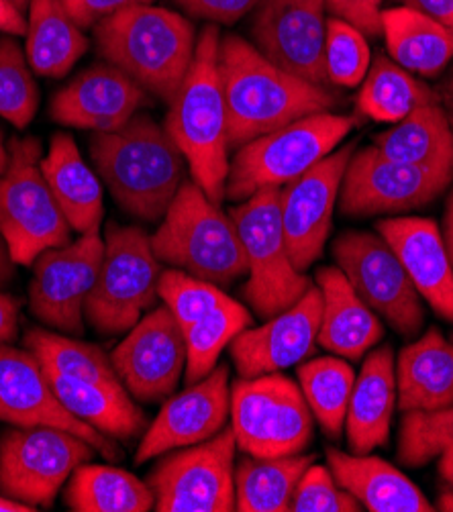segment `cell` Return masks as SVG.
Instances as JSON below:
<instances>
[{"instance_id": "cell-1", "label": "cell", "mask_w": 453, "mask_h": 512, "mask_svg": "<svg viewBox=\"0 0 453 512\" xmlns=\"http://www.w3.org/2000/svg\"><path fill=\"white\" fill-rule=\"evenodd\" d=\"M219 72L229 147L235 149L302 117L335 107L333 94L323 86L284 72L266 60L256 45L237 35L221 37Z\"/></svg>"}, {"instance_id": "cell-2", "label": "cell", "mask_w": 453, "mask_h": 512, "mask_svg": "<svg viewBox=\"0 0 453 512\" xmlns=\"http://www.w3.org/2000/svg\"><path fill=\"white\" fill-rule=\"evenodd\" d=\"M90 156L96 172L129 215L156 223L186 182V158L166 127L133 115L123 127L94 133Z\"/></svg>"}, {"instance_id": "cell-3", "label": "cell", "mask_w": 453, "mask_h": 512, "mask_svg": "<svg viewBox=\"0 0 453 512\" xmlns=\"http://www.w3.org/2000/svg\"><path fill=\"white\" fill-rule=\"evenodd\" d=\"M219 43L221 35L215 25L200 33L194 60L170 100L166 119V129L184 153L192 180L217 204L225 198L231 166Z\"/></svg>"}, {"instance_id": "cell-4", "label": "cell", "mask_w": 453, "mask_h": 512, "mask_svg": "<svg viewBox=\"0 0 453 512\" xmlns=\"http://www.w3.org/2000/svg\"><path fill=\"white\" fill-rule=\"evenodd\" d=\"M94 35L100 56L166 102L194 60V29L170 9L139 5L119 11L98 21Z\"/></svg>"}, {"instance_id": "cell-5", "label": "cell", "mask_w": 453, "mask_h": 512, "mask_svg": "<svg viewBox=\"0 0 453 512\" xmlns=\"http://www.w3.org/2000/svg\"><path fill=\"white\" fill-rule=\"evenodd\" d=\"M156 258L198 280L227 286L247 274V258L229 215L194 180L184 182L151 235Z\"/></svg>"}, {"instance_id": "cell-6", "label": "cell", "mask_w": 453, "mask_h": 512, "mask_svg": "<svg viewBox=\"0 0 453 512\" xmlns=\"http://www.w3.org/2000/svg\"><path fill=\"white\" fill-rule=\"evenodd\" d=\"M354 127V117L323 111L241 145L229 166L225 198L241 202L266 188H284L325 160Z\"/></svg>"}, {"instance_id": "cell-7", "label": "cell", "mask_w": 453, "mask_h": 512, "mask_svg": "<svg viewBox=\"0 0 453 512\" xmlns=\"http://www.w3.org/2000/svg\"><path fill=\"white\" fill-rule=\"evenodd\" d=\"M0 235L19 266H33L45 249L70 243L72 227L41 172V141H9V166L0 174Z\"/></svg>"}, {"instance_id": "cell-8", "label": "cell", "mask_w": 453, "mask_h": 512, "mask_svg": "<svg viewBox=\"0 0 453 512\" xmlns=\"http://www.w3.org/2000/svg\"><path fill=\"white\" fill-rule=\"evenodd\" d=\"M247 258L243 298L262 319H270L300 300L313 286L294 268L280 217V188H266L229 211Z\"/></svg>"}, {"instance_id": "cell-9", "label": "cell", "mask_w": 453, "mask_h": 512, "mask_svg": "<svg viewBox=\"0 0 453 512\" xmlns=\"http://www.w3.org/2000/svg\"><path fill=\"white\" fill-rule=\"evenodd\" d=\"M160 264L143 229L111 223L103 264L86 300V321L107 337L133 329L160 298Z\"/></svg>"}, {"instance_id": "cell-10", "label": "cell", "mask_w": 453, "mask_h": 512, "mask_svg": "<svg viewBox=\"0 0 453 512\" xmlns=\"http://www.w3.org/2000/svg\"><path fill=\"white\" fill-rule=\"evenodd\" d=\"M313 419L300 386L280 372L239 378L231 386V429L247 455L300 453L313 439Z\"/></svg>"}, {"instance_id": "cell-11", "label": "cell", "mask_w": 453, "mask_h": 512, "mask_svg": "<svg viewBox=\"0 0 453 512\" xmlns=\"http://www.w3.org/2000/svg\"><path fill=\"white\" fill-rule=\"evenodd\" d=\"M94 447L56 427H17L0 437V492L33 508H52Z\"/></svg>"}, {"instance_id": "cell-12", "label": "cell", "mask_w": 453, "mask_h": 512, "mask_svg": "<svg viewBox=\"0 0 453 512\" xmlns=\"http://www.w3.org/2000/svg\"><path fill=\"white\" fill-rule=\"evenodd\" d=\"M233 429L166 455L149 474L158 512H231L235 510Z\"/></svg>"}, {"instance_id": "cell-13", "label": "cell", "mask_w": 453, "mask_h": 512, "mask_svg": "<svg viewBox=\"0 0 453 512\" xmlns=\"http://www.w3.org/2000/svg\"><path fill=\"white\" fill-rule=\"evenodd\" d=\"M333 258L362 300L396 333L411 339L421 331L425 323L421 294L380 233L351 231L337 237Z\"/></svg>"}, {"instance_id": "cell-14", "label": "cell", "mask_w": 453, "mask_h": 512, "mask_svg": "<svg viewBox=\"0 0 453 512\" xmlns=\"http://www.w3.org/2000/svg\"><path fill=\"white\" fill-rule=\"evenodd\" d=\"M453 182V170L394 162L370 145L351 156L339 192L347 217L402 215L417 211Z\"/></svg>"}, {"instance_id": "cell-15", "label": "cell", "mask_w": 453, "mask_h": 512, "mask_svg": "<svg viewBox=\"0 0 453 512\" xmlns=\"http://www.w3.org/2000/svg\"><path fill=\"white\" fill-rule=\"evenodd\" d=\"M105 241L98 231L60 247L45 249L33 262L29 286L31 313L47 327L82 335L86 300L103 264Z\"/></svg>"}, {"instance_id": "cell-16", "label": "cell", "mask_w": 453, "mask_h": 512, "mask_svg": "<svg viewBox=\"0 0 453 512\" xmlns=\"http://www.w3.org/2000/svg\"><path fill=\"white\" fill-rule=\"evenodd\" d=\"M0 421L15 427H56L70 431L105 459H119L111 437L76 419L58 398L47 372L29 349L0 347Z\"/></svg>"}, {"instance_id": "cell-17", "label": "cell", "mask_w": 453, "mask_h": 512, "mask_svg": "<svg viewBox=\"0 0 453 512\" xmlns=\"http://www.w3.org/2000/svg\"><path fill=\"white\" fill-rule=\"evenodd\" d=\"M351 156L354 145L335 149L309 172L280 188L282 229L290 260L300 272H307L321 258Z\"/></svg>"}, {"instance_id": "cell-18", "label": "cell", "mask_w": 453, "mask_h": 512, "mask_svg": "<svg viewBox=\"0 0 453 512\" xmlns=\"http://www.w3.org/2000/svg\"><path fill=\"white\" fill-rule=\"evenodd\" d=\"M111 362L133 398L162 402L174 394L186 370L184 329L166 306H160L127 331Z\"/></svg>"}, {"instance_id": "cell-19", "label": "cell", "mask_w": 453, "mask_h": 512, "mask_svg": "<svg viewBox=\"0 0 453 512\" xmlns=\"http://www.w3.org/2000/svg\"><path fill=\"white\" fill-rule=\"evenodd\" d=\"M327 0H262L251 35L260 54L284 72L327 84Z\"/></svg>"}, {"instance_id": "cell-20", "label": "cell", "mask_w": 453, "mask_h": 512, "mask_svg": "<svg viewBox=\"0 0 453 512\" xmlns=\"http://www.w3.org/2000/svg\"><path fill=\"white\" fill-rule=\"evenodd\" d=\"M323 315L317 286L290 309L270 317L258 329H245L231 341V357L239 378H256L296 366L315 349Z\"/></svg>"}, {"instance_id": "cell-21", "label": "cell", "mask_w": 453, "mask_h": 512, "mask_svg": "<svg viewBox=\"0 0 453 512\" xmlns=\"http://www.w3.org/2000/svg\"><path fill=\"white\" fill-rule=\"evenodd\" d=\"M229 415V368L221 364L207 378L168 398L156 421L145 431L135 462L143 464L145 459L203 443L225 429Z\"/></svg>"}, {"instance_id": "cell-22", "label": "cell", "mask_w": 453, "mask_h": 512, "mask_svg": "<svg viewBox=\"0 0 453 512\" xmlns=\"http://www.w3.org/2000/svg\"><path fill=\"white\" fill-rule=\"evenodd\" d=\"M145 90L123 70L98 64L76 76L52 100L56 123L94 133L123 127L143 105Z\"/></svg>"}, {"instance_id": "cell-23", "label": "cell", "mask_w": 453, "mask_h": 512, "mask_svg": "<svg viewBox=\"0 0 453 512\" xmlns=\"http://www.w3.org/2000/svg\"><path fill=\"white\" fill-rule=\"evenodd\" d=\"M431 309L453 323V266L437 223L423 217H388L376 223Z\"/></svg>"}, {"instance_id": "cell-24", "label": "cell", "mask_w": 453, "mask_h": 512, "mask_svg": "<svg viewBox=\"0 0 453 512\" xmlns=\"http://www.w3.org/2000/svg\"><path fill=\"white\" fill-rule=\"evenodd\" d=\"M317 288L323 298L317 343L343 360H362L384 335L380 319L339 268H321Z\"/></svg>"}, {"instance_id": "cell-25", "label": "cell", "mask_w": 453, "mask_h": 512, "mask_svg": "<svg viewBox=\"0 0 453 512\" xmlns=\"http://www.w3.org/2000/svg\"><path fill=\"white\" fill-rule=\"evenodd\" d=\"M396 360L390 347L374 349L351 390L345 431L351 453H372L388 441L396 404Z\"/></svg>"}, {"instance_id": "cell-26", "label": "cell", "mask_w": 453, "mask_h": 512, "mask_svg": "<svg viewBox=\"0 0 453 512\" xmlns=\"http://www.w3.org/2000/svg\"><path fill=\"white\" fill-rule=\"evenodd\" d=\"M337 484L372 512H431L425 494L392 464L370 453L327 449Z\"/></svg>"}, {"instance_id": "cell-27", "label": "cell", "mask_w": 453, "mask_h": 512, "mask_svg": "<svg viewBox=\"0 0 453 512\" xmlns=\"http://www.w3.org/2000/svg\"><path fill=\"white\" fill-rule=\"evenodd\" d=\"M396 400L402 413H433L453 406V343L437 329L400 351Z\"/></svg>"}, {"instance_id": "cell-28", "label": "cell", "mask_w": 453, "mask_h": 512, "mask_svg": "<svg viewBox=\"0 0 453 512\" xmlns=\"http://www.w3.org/2000/svg\"><path fill=\"white\" fill-rule=\"evenodd\" d=\"M41 172L72 231L80 235L100 231L105 215L103 186L84 162L72 135H54L47 156L41 158Z\"/></svg>"}, {"instance_id": "cell-29", "label": "cell", "mask_w": 453, "mask_h": 512, "mask_svg": "<svg viewBox=\"0 0 453 512\" xmlns=\"http://www.w3.org/2000/svg\"><path fill=\"white\" fill-rule=\"evenodd\" d=\"M25 56L37 76L62 78L86 54L88 39L64 0H31Z\"/></svg>"}, {"instance_id": "cell-30", "label": "cell", "mask_w": 453, "mask_h": 512, "mask_svg": "<svg viewBox=\"0 0 453 512\" xmlns=\"http://www.w3.org/2000/svg\"><path fill=\"white\" fill-rule=\"evenodd\" d=\"M47 378L68 411L96 431L119 441L143 433L145 417L123 384H98L56 372H47Z\"/></svg>"}, {"instance_id": "cell-31", "label": "cell", "mask_w": 453, "mask_h": 512, "mask_svg": "<svg viewBox=\"0 0 453 512\" xmlns=\"http://www.w3.org/2000/svg\"><path fill=\"white\" fill-rule=\"evenodd\" d=\"M382 35L390 58L407 72L437 76L453 60V31L415 9L382 11Z\"/></svg>"}, {"instance_id": "cell-32", "label": "cell", "mask_w": 453, "mask_h": 512, "mask_svg": "<svg viewBox=\"0 0 453 512\" xmlns=\"http://www.w3.org/2000/svg\"><path fill=\"white\" fill-rule=\"evenodd\" d=\"M372 145L394 162L453 170V129L439 102L419 107L394 123Z\"/></svg>"}, {"instance_id": "cell-33", "label": "cell", "mask_w": 453, "mask_h": 512, "mask_svg": "<svg viewBox=\"0 0 453 512\" xmlns=\"http://www.w3.org/2000/svg\"><path fill=\"white\" fill-rule=\"evenodd\" d=\"M315 462V455L254 457L235 466V510L288 512L298 480Z\"/></svg>"}, {"instance_id": "cell-34", "label": "cell", "mask_w": 453, "mask_h": 512, "mask_svg": "<svg viewBox=\"0 0 453 512\" xmlns=\"http://www.w3.org/2000/svg\"><path fill=\"white\" fill-rule=\"evenodd\" d=\"M64 502L74 512H147L156 496L131 472L86 462L70 476Z\"/></svg>"}, {"instance_id": "cell-35", "label": "cell", "mask_w": 453, "mask_h": 512, "mask_svg": "<svg viewBox=\"0 0 453 512\" xmlns=\"http://www.w3.org/2000/svg\"><path fill=\"white\" fill-rule=\"evenodd\" d=\"M433 102H439L437 92L386 56L374 60L358 96L362 115L378 123H398Z\"/></svg>"}, {"instance_id": "cell-36", "label": "cell", "mask_w": 453, "mask_h": 512, "mask_svg": "<svg viewBox=\"0 0 453 512\" xmlns=\"http://www.w3.org/2000/svg\"><path fill=\"white\" fill-rule=\"evenodd\" d=\"M356 374L343 357H317L298 366V386L323 431L337 439L345 429Z\"/></svg>"}, {"instance_id": "cell-37", "label": "cell", "mask_w": 453, "mask_h": 512, "mask_svg": "<svg viewBox=\"0 0 453 512\" xmlns=\"http://www.w3.org/2000/svg\"><path fill=\"white\" fill-rule=\"evenodd\" d=\"M29 349L47 372H56L98 384H123L113 368L111 357L92 343L70 339L45 329H29L23 337Z\"/></svg>"}, {"instance_id": "cell-38", "label": "cell", "mask_w": 453, "mask_h": 512, "mask_svg": "<svg viewBox=\"0 0 453 512\" xmlns=\"http://www.w3.org/2000/svg\"><path fill=\"white\" fill-rule=\"evenodd\" d=\"M251 315L231 296L213 313L184 329L186 337V382L188 386L207 378L215 368L221 351L245 329L251 327Z\"/></svg>"}, {"instance_id": "cell-39", "label": "cell", "mask_w": 453, "mask_h": 512, "mask_svg": "<svg viewBox=\"0 0 453 512\" xmlns=\"http://www.w3.org/2000/svg\"><path fill=\"white\" fill-rule=\"evenodd\" d=\"M19 43L0 39V117L25 129L37 113L39 88Z\"/></svg>"}, {"instance_id": "cell-40", "label": "cell", "mask_w": 453, "mask_h": 512, "mask_svg": "<svg viewBox=\"0 0 453 512\" xmlns=\"http://www.w3.org/2000/svg\"><path fill=\"white\" fill-rule=\"evenodd\" d=\"M372 66L366 35L343 19H329L325 39L327 82L343 88H356L364 82Z\"/></svg>"}, {"instance_id": "cell-41", "label": "cell", "mask_w": 453, "mask_h": 512, "mask_svg": "<svg viewBox=\"0 0 453 512\" xmlns=\"http://www.w3.org/2000/svg\"><path fill=\"white\" fill-rule=\"evenodd\" d=\"M453 447V406L433 413H405L398 435V459L419 468Z\"/></svg>"}, {"instance_id": "cell-42", "label": "cell", "mask_w": 453, "mask_h": 512, "mask_svg": "<svg viewBox=\"0 0 453 512\" xmlns=\"http://www.w3.org/2000/svg\"><path fill=\"white\" fill-rule=\"evenodd\" d=\"M158 294L182 329L207 317L229 298L217 284L198 280L176 268L162 272Z\"/></svg>"}, {"instance_id": "cell-43", "label": "cell", "mask_w": 453, "mask_h": 512, "mask_svg": "<svg viewBox=\"0 0 453 512\" xmlns=\"http://www.w3.org/2000/svg\"><path fill=\"white\" fill-rule=\"evenodd\" d=\"M360 502L343 490L331 470L311 466L296 484L290 512H358Z\"/></svg>"}, {"instance_id": "cell-44", "label": "cell", "mask_w": 453, "mask_h": 512, "mask_svg": "<svg viewBox=\"0 0 453 512\" xmlns=\"http://www.w3.org/2000/svg\"><path fill=\"white\" fill-rule=\"evenodd\" d=\"M382 3L384 0H327V7L366 37H378L382 35Z\"/></svg>"}, {"instance_id": "cell-45", "label": "cell", "mask_w": 453, "mask_h": 512, "mask_svg": "<svg viewBox=\"0 0 453 512\" xmlns=\"http://www.w3.org/2000/svg\"><path fill=\"white\" fill-rule=\"evenodd\" d=\"M176 3L192 17L229 25L256 9L262 0H176Z\"/></svg>"}, {"instance_id": "cell-46", "label": "cell", "mask_w": 453, "mask_h": 512, "mask_svg": "<svg viewBox=\"0 0 453 512\" xmlns=\"http://www.w3.org/2000/svg\"><path fill=\"white\" fill-rule=\"evenodd\" d=\"M149 3H154V0H64L66 9L80 27H94L98 21L119 11Z\"/></svg>"}, {"instance_id": "cell-47", "label": "cell", "mask_w": 453, "mask_h": 512, "mask_svg": "<svg viewBox=\"0 0 453 512\" xmlns=\"http://www.w3.org/2000/svg\"><path fill=\"white\" fill-rule=\"evenodd\" d=\"M19 311H21L19 300L0 290V347L7 345L17 335Z\"/></svg>"}, {"instance_id": "cell-48", "label": "cell", "mask_w": 453, "mask_h": 512, "mask_svg": "<svg viewBox=\"0 0 453 512\" xmlns=\"http://www.w3.org/2000/svg\"><path fill=\"white\" fill-rule=\"evenodd\" d=\"M402 7L415 9L453 31V0H400Z\"/></svg>"}, {"instance_id": "cell-49", "label": "cell", "mask_w": 453, "mask_h": 512, "mask_svg": "<svg viewBox=\"0 0 453 512\" xmlns=\"http://www.w3.org/2000/svg\"><path fill=\"white\" fill-rule=\"evenodd\" d=\"M0 33L15 37L27 33V17L11 0H0Z\"/></svg>"}, {"instance_id": "cell-50", "label": "cell", "mask_w": 453, "mask_h": 512, "mask_svg": "<svg viewBox=\"0 0 453 512\" xmlns=\"http://www.w3.org/2000/svg\"><path fill=\"white\" fill-rule=\"evenodd\" d=\"M437 96H439V105L447 115V121L453 129V66L447 70V74L443 76L439 88H437Z\"/></svg>"}, {"instance_id": "cell-51", "label": "cell", "mask_w": 453, "mask_h": 512, "mask_svg": "<svg viewBox=\"0 0 453 512\" xmlns=\"http://www.w3.org/2000/svg\"><path fill=\"white\" fill-rule=\"evenodd\" d=\"M15 276V262L11 258V251L3 239V235H0V288L7 286Z\"/></svg>"}, {"instance_id": "cell-52", "label": "cell", "mask_w": 453, "mask_h": 512, "mask_svg": "<svg viewBox=\"0 0 453 512\" xmlns=\"http://www.w3.org/2000/svg\"><path fill=\"white\" fill-rule=\"evenodd\" d=\"M443 239H445V247L449 253V260L453 266V192L447 200V209H445V223H443Z\"/></svg>"}, {"instance_id": "cell-53", "label": "cell", "mask_w": 453, "mask_h": 512, "mask_svg": "<svg viewBox=\"0 0 453 512\" xmlns=\"http://www.w3.org/2000/svg\"><path fill=\"white\" fill-rule=\"evenodd\" d=\"M439 474L449 488H453V447H447L439 455Z\"/></svg>"}, {"instance_id": "cell-54", "label": "cell", "mask_w": 453, "mask_h": 512, "mask_svg": "<svg viewBox=\"0 0 453 512\" xmlns=\"http://www.w3.org/2000/svg\"><path fill=\"white\" fill-rule=\"evenodd\" d=\"M37 508L21 502V500H15V498H9V496H0V512H33Z\"/></svg>"}, {"instance_id": "cell-55", "label": "cell", "mask_w": 453, "mask_h": 512, "mask_svg": "<svg viewBox=\"0 0 453 512\" xmlns=\"http://www.w3.org/2000/svg\"><path fill=\"white\" fill-rule=\"evenodd\" d=\"M9 166V145H5V131L0 129V174Z\"/></svg>"}, {"instance_id": "cell-56", "label": "cell", "mask_w": 453, "mask_h": 512, "mask_svg": "<svg viewBox=\"0 0 453 512\" xmlns=\"http://www.w3.org/2000/svg\"><path fill=\"white\" fill-rule=\"evenodd\" d=\"M437 508L445 510V512H453V488H447L445 492H441Z\"/></svg>"}, {"instance_id": "cell-57", "label": "cell", "mask_w": 453, "mask_h": 512, "mask_svg": "<svg viewBox=\"0 0 453 512\" xmlns=\"http://www.w3.org/2000/svg\"><path fill=\"white\" fill-rule=\"evenodd\" d=\"M11 3L17 7V9H21L23 13L29 9V5H31V0H11Z\"/></svg>"}]
</instances>
